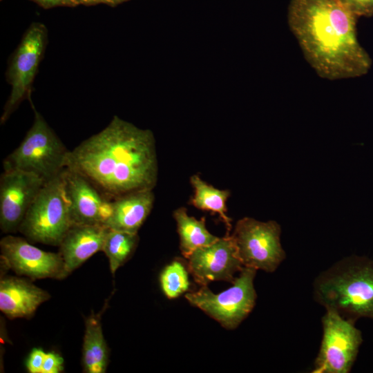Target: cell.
Returning <instances> with one entry per match:
<instances>
[{
    "label": "cell",
    "mask_w": 373,
    "mask_h": 373,
    "mask_svg": "<svg viewBox=\"0 0 373 373\" xmlns=\"http://www.w3.org/2000/svg\"><path fill=\"white\" fill-rule=\"evenodd\" d=\"M66 168L84 175L111 200L153 190L158 178L154 135L115 115L104 128L69 151Z\"/></svg>",
    "instance_id": "6da1fadb"
},
{
    "label": "cell",
    "mask_w": 373,
    "mask_h": 373,
    "mask_svg": "<svg viewBox=\"0 0 373 373\" xmlns=\"http://www.w3.org/2000/svg\"><path fill=\"white\" fill-rule=\"evenodd\" d=\"M287 23L305 59L328 80L356 78L372 60L356 36L358 17L339 0H290Z\"/></svg>",
    "instance_id": "7a4b0ae2"
},
{
    "label": "cell",
    "mask_w": 373,
    "mask_h": 373,
    "mask_svg": "<svg viewBox=\"0 0 373 373\" xmlns=\"http://www.w3.org/2000/svg\"><path fill=\"white\" fill-rule=\"evenodd\" d=\"M314 295L343 317L373 318V265L353 258L338 261L316 278Z\"/></svg>",
    "instance_id": "3957f363"
},
{
    "label": "cell",
    "mask_w": 373,
    "mask_h": 373,
    "mask_svg": "<svg viewBox=\"0 0 373 373\" xmlns=\"http://www.w3.org/2000/svg\"><path fill=\"white\" fill-rule=\"evenodd\" d=\"M34 122L19 146L3 162V170L18 169L34 173L47 182L66 168L69 150L35 109Z\"/></svg>",
    "instance_id": "277c9868"
},
{
    "label": "cell",
    "mask_w": 373,
    "mask_h": 373,
    "mask_svg": "<svg viewBox=\"0 0 373 373\" xmlns=\"http://www.w3.org/2000/svg\"><path fill=\"white\" fill-rule=\"evenodd\" d=\"M63 171L45 182L19 226L30 240L59 246L72 225Z\"/></svg>",
    "instance_id": "5b68a950"
},
{
    "label": "cell",
    "mask_w": 373,
    "mask_h": 373,
    "mask_svg": "<svg viewBox=\"0 0 373 373\" xmlns=\"http://www.w3.org/2000/svg\"><path fill=\"white\" fill-rule=\"evenodd\" d=\"M47 44L46 26L40 22L32 23L9 61L6 77L11 90L0 118L1 124L9 119L23 100H30L32 83Z\"/></svg>",
    "instance_id": "8992f818"
},
{
    "label": "cell",
    "mask_w": 373,
    "mask_h": 373,
    "mask_svg": "<svg viewBox=\"0 0 373 373\" xmlns=\"http://www.w3.org/2000/svg\"><path fill=\"white\" fill-rule=\"evenodd\" d=\"M256 269L244 267L228 289L213 294L207 285L186 294V298L227 329H234L253 309L256 293L254 280Z\"/></svg>",
    "instance_id": "52a82bcc"
},
{
    "label": "cell",
    "mask_w": 373,
    "mask_h": 373,
    "mask_svg": "<svg viewBox=\"0 0 373 373\" xmlns=\"http://www.w3.org/2000/svg\"><path fill=\"white\" fill-rule=\"evenodd\" d=\"M280 233V225L274 220L260 222L248 217L239 220L231 236L243 266L274 271L285 258Z\"/></svg>",
    "instance_id": "ba28073f"
},
{
    "label": "cell",
    "mask_w": 373,
    "mask_h": 373,
    "mask_svg": "<svg viewBox=\"0 0 373 373\" xmlns=\"http://www.w3.org/2000/svg\"><path fill=\"white\" fill-rule=\"evenodd\" d=\"M322 318L323 338L314 373H347L357 354L361 336L352 321L332 309Z\"/></svg>",
    "instance_id": "9c48e42d"
},
{
    "label": "cell",
    "mask_w": 373,
    "mask_h": 373,
    "mask_svg": "<svg viewBox=\"0 0 373 373\" xmlns=\"http://www.w3.org/2000/svg\"><path fill=\"white\" fill-rule=\"evenodd\" d=\"M0 249L1 260L19 276L33 280L68 276L59 253L44 251L23 238L8 235L1 240Z\"/></svg>",
    "instance_id": "30bf717a"
},
{
    "label": "cell",
    "mask_w": 373,
    "mask_h": 373,
    "mask_svg": "<svg viewBox=\"0 0 373 373\" xmlns=\"http://www.w3.org/2000/svg\"><path fill=\"white\" fill-rule=\"evenodd\" d=\"M45 181L18 169L3 170L0 177V227L3 233L19 231L29 207Z\"/></svg>",
    "instance_id": "8fae6325"
},
{
    "label": "cell",
    "mask_w": 373,
    "mask_h": 373,
    "mask_svg": "<svg viewBox=\"0 0 373 373\" xmlns=\"http://www.w3.org/2000/svg\"><path fill=\"white\" fill-rule=\"evenodd\" d=\"M186 259L189 271L201 286L217 280L232 283L234 274L244 267L235 240L228 233L209 245L197 248Z\"/></svg>",
    "instance_id": "7c38bea8"
},
{
    "label": "cell",
    "mask_w": 373,
    "mask_h": 373,
    "mask_svg": "<svg viewBox=\"0 0 373 373\" xmlns=\"http://www.w3.org/2000/svg\"><path fill=\"white\" fill-rule=\"evenodd\" d=\"M62 175L72 224L106 226L112 213V200L79 173L66 168Z\"/></svg>",
    "instance_id": "4fadbf2b"
},
{
    "label": "cell",
    "mask_w": 373,
    "mask_h": 373,
    "mask_svg": "<svg viewBox=\"0 0 373 373\" xmlns=\"http://www.w3.org/2000/svg\"><path fill=\"white\" fill-rule=\"evenodd\" d=\"M108 230L102 225L70 226L59 245L68 276L93 255L102 251Z\"/></svg>",
    "instance_id": "5bb4252c"
},
{
    "label": "cell",
    "mask_w": 373,
    "mask_h": 373,
    "mask_svg": "<svg viewBox=\"0 0 373 373\" xmlns=\"http://www.w3.org/2000/svg\"><path fill=\"white\" fill-rule=\"evenodd\" d=\"M50 298L49 294L30 281L3 276L0 280V310L10 318H27Z\"/></svg>",
    "instance_id": "9a60e30c"
},
{
    "label": "cell",
    "mask_w": 373,
    "mask_h": 373,
    "mask_svg": "<svg viewBox=\"0 0 373 373\" xmlns=\"http://www.w3.org/2000/svg\"><path fill=\"white\" fill-rule=\"evenodd\" d=\"M154 199L153 190L135 191L113 199L112 213L106 227L137 233L153 209Z\"/></svg>",
    "instance_id": "2e32d148"
},
{
    "label": "cell",
    "mask_w": 373,
    "mask_h": 373,
    "mask_svg": "<svg viewBox=\"0 0 373 373\" xmlns=\"http://www.w3.org/2000/svg\"><path fill=\"white\" fill-rule=\"evenodd\" d=\"M108 364V349L100 316L93 313L85 321L82 365L87 373H104Z\"/></svg>",
    "instance_id": "e0dca14e"
},
{
    "label": "cell",
    "mask_w": 373,
    "mask_h": 373,
    "mask_svg": "<svg viewBox=\"0 0 373 373\" xmlns=\"http://www.w3.org/2000/svg\"><path fill=\"white\" fill-rule=\"evenodd\" d=\"M173 217L180 237V249L186 258L197 248L209 245L219 238L207 230L204 217L198 220L190 216L184 207L175 210Z\"/></svg>",
    "instance_id": "ac0fdd59"
},
{
    "label": "cell",
    "mask_w": 373,
    "mask_h": 373,
    "mask_svg": "<svg viewBox=\"0 0 373 373\" xmlns=\"http://www.w3.org/2000/svg\"><path fill=\"white\" fill-rule=\"evenodd\" d=\"M190 182L194 189L191 204L199 209L218 214L229 231L231 229V219L227 215L226 203L230 191L215 188L202 180L198 175H192Z\"/></svg>",
    "instance_id": "d6986e66"
},
{
    "label": "cell",
    "mask_w": 373,
    "mask_h": 373,
    "mask_svg": "<svg viewBox=\"0 0 373 373\" xmlns=\"http://www.w3.org/2000/svg\"><path fill=\"white\" fill-rule=\"evenodd\" d=\"M138 242L137 233L108 228L102 251L108 259L111 273L123 265L134 251Z\"/></svg>",
    "instance_id": "ffe728a7"
},
{
    "label": "cell",
    "mask_w": 373,
    "mask_h": 373,
    "mask_svg": "<svg viewBox=\"0 0 373 373\" xmlns=\"http://www.w3.org/2000/svg\"><path fill=\"white\" fill-rule=\"evenodd\" d=\"M160 284L169 298H175L189 289L188 272L182 261L175 260L160 275Z\"/></svg>",
    "instance_id": "44dd1931"
},
{
    "label": "cell",
    "mask_w": 373,
    "mask_h": 373,
    "mask_svg": "<svg viewBox=\"0 0 373 373\" xmlns=\"http://www.w3.org/2000/svg\"><path fill=\"white\" fill-rule=\"evenodd\" d=\"M358 18L373 17V0H339Z\"/></svg>",
    "instance_id": "7402d4cb"
},
{
    "label": "cell",
    "mask_w": 373,
    "mask_h": 373,
    "mask_svg": "<svg viewBox=\"0 0 373 373\" xmlns=\"http://www.w3.org/2000/svg\"><path fill=\"white\" fill-rule=\"evenodd\" d=\"M64 358L55 352L46 354L41 373H59L64 370Z\"/></svg>",
    "instance_id": "603a6c76"
},
{
    "label": "cell",
    "mask_w": 373,
    "mask_h": 373,
    "mask_svg": "<svg viewBox=\"0 0 373 373\" xmlns=\"http://www.w3.org/2000/svg\"><path fill=\"white\" fill-rule=\"evenodd\" d=\"M46 352L41 348H34L26 361V367L30 373H41Z\"/></svg>",
    "instance_id": "cb8c5ba5"
},
{
    "label": "cell",
    "mask_w": 373,
    "mask_h": 373,
    "mask_svg": "<svg viewBox=\"0 0 373 373\" xmlns=\"http://www.w3.org/2000/svg\"><path fill=\"white\" fill-rule=\"evenodd\" d=\"M45 9L55 7H75L79 5L76 0H30Z\"/></svg>",
    "instance_id": "d4e9b609"
},
{
    "label": "cell",
    "mask_w": 373,
    "mask_h": 373,
    "mask_svg": "<svg viewBox=\"0 0 373 373\" xmlns=\"http://www.w3.org/2000/svg\"><path fill=\"white\" fill-rule=\"evenodd\" d=\"M79 5L82 4L85 6H93L97 4H106L108 5L107 0H76Z\"/></svg>",
    "instance_id": "484cf974"
},
{
    "label": "cell",
    "mask_w": 373,
    "mask_h": 373,
    "mask_svg": "<svg viewBox=\"0 0 373 373\" xmlns=\"http://www.w3.org/2000/svg\"><path fill=\"white\" fill-rule=\"evenodd\" d=\"M108 6H115L118 4H120L122 3H124L128 0H107Z\"/></svg>",
    "instance_id": "4316f807"
}]
</instances>
